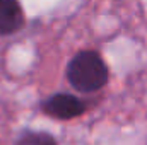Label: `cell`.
I'll return each instance as SVG.
<instances>
[{
	"label": "cell",
	"instance_id": "cell-1",
	"mask_svg": "<svg viewBox=\"0 0 147 145\" xmlns=\"http://www.w3.org/2000/svg\"><path fill=\"white\" fill-rule=\"evenodd\" d=\"M110 70L98 51L86 50L72 56L67 65V80L75 91L91 94L108 84Z\"/></svg>",
	"mask_w": 147,
	"mask_h": 145
},
{
	"label": "cell",
	"instance_id": "cell-2",
	"mask_svg": "<svg viewBox=\"0 0 147 145\" xmlns=\"http://www.w3.org/2000/svg\"><path fill=\"white\" fill-rule=\"evenodd\" d=\"M87 109V104L72 94L58 92L50 96L41 103V111L55 119H72L80 114H84Z\"/></svg>",
	"mask_w": 147,
	"mask_h": 145
},
{
	"label": "cell",
	"instance_id": "cell-3",
	"mask_svg": "<svg viewBox=\"0 0 147 145\" xmlns=\"http://www.w3.org/2000/svg\"><path fill=\"white\" fill-rule=\"evenodd\" d=\"M24 12L19 0H0V36H10L22 29Z\"/></svg>",
	"mask_w": 147,
	"mask_h": 145
},
{
	"label": "cell",
	"instance_id": "cell-4",
	"mask_svg": "<svg viewBox=\"0 0 147 145\" xmlns=\"http://www.w3.org/2000/svg\"><path fill=\"white\" fill-rule=\"evenodd\" d=\"M14 145H58L57 138L46 132H34V130H24Z\"/></svg>",
	"mask_w": 147,
	"mask_h": 145
}]
</instances>
